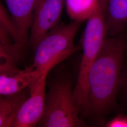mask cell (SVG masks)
<instances>
[{"label": "cell", "mask_w": 127, "mask_h": 127, "mask_svg": "<svg viewBox=\"0 0 127 127\" xmlns=\"http://www.w3.org/2000/svg\"><path fill=\"white\" fill-rule=\"evenodd\" d=\"M99 0H65L69 17L72 21L83 22L97 8Z\"/></svg>", "instance_id": "8fae6325"}, {"label": "cell", "mask_w": 127, "mask_h": 127, "mask_svg": "<svg viewBox=\"0 0 127 127\" xmlns=\"http://www.w3.org/2000/svg\"><path fill=\"white\" fill-rule=\"evenodd\" d=\"M87 21L82 38L83 54L77 83L73 89L76 106L81 116L86 103L90 70L108 37L104 0H99L97 8Z\"/></svg>", "instance_id": "7a4b0ae2"}, {"label": "cell", "mask_w": 127, "mask_h": 127, "mask_svg": "<svg viewBox=\"0 0 127 127\" xmlns=\"http://www.w3.org/2000/svg\"><path fill=\"white\" fill-rule=\"evenodd\" d=\"M48 70L29 87L30 95L24 103L12 127H34L42 118L45 108L46 79Z\"/></svg>", "instance_id": "8992f818"}, {"label": "cell", "mask_w": 127, "mask_h": 127, "mask_svg": "<svg viewBox=\"0 0 127 127\" xmlns=\"http://www.w3.org/2000/svg\"><path fill=\"white\" fill-rule=\"evenodd\" d=\"M65 0H39L32 16L28 44L34 50L49 31L59 24Z\"/></svg>", "instance_id": "5b68a950"}, {"label": "cell", "mask_w": 127, "mask_h": 127, "mask_svg": "<svg viewBox=\"0 0 127 127\" xmlns=\"http://www.w3.org/2000/svg\"><path fill=\"white\" fill-rule=\"evenodd\" d=\"M127 48L126 32L108 36L90 70L86 105L82 116L95 126L105 124L117 106L123 82L124 55Z\"/></svg>", "instance_id": "6da1fadb"}, {"label": "cell", "mask_w": 127, "mask_h": 127, "mask_svg": "<svg viewBox=\"0 0 127 127\" xmlns=\"http://www.w3.org/2000/svg\"><path fill=\"white\" fill-rule=\"evenodd\" d=\"M77 109L72 81L61 75L50 84L46 95L45 108L37 126L79 127L86 126Z\"/></svg>", "instance_id": "3957f363"}, {"label": "cell", "mask_w": 127, "mask_h": 127, "mask_svg": "<svg viewBox=\"0 0 127 127\" xmlns=\"http://www.w3.org/2000/svg\"><path fill=\"white\" fill-rule=\"evenodd\" d=\"M126 38H127V32H126Z\"/></svg>", "instance_id": "5bb4252c"}, {"label": "cell", "mask_w": 127, "mask_h": 127, "mask_svg": "<svg viewBox=\"0 0 127 127\" xmlns=\"http://www.w3.org/2000/svg\"><path fill=\"white\" fill-rule=\"evenodd\" d=\"M104 125L107 127H127V115L123 114H118L105 123Z\"/></svg>", "instance_id": "7c38bea8"}, {"label": "cell", "mask_w": 127, "mask_h": 127, "mask_svg": "<svg viewBox=\"0 0 127 127\" xmlns=\"http://www.w3.org/2000/svg\"><path fill=\"white\" fill-rule=\"evenodd\" d=\"M30 95V88L18 92L0 96V127H13L25 101Z\"/></svg>", "instance_id": "30bf717a"}, {"label": "cell", "mask_w": 127, "mask_h": 127, "mask_svg": "<svg viewBox=\"0 0 127 127\" xmlns=\"http://www.w3.org/2000/svg\"><path fill=\"white\" fill-rule=\"evenodd\" d=\"M122 88L123 89L124 93L127 98V69L123 73V85Z\"/></svg>", "instance_id": "4fadbf2b"}, {"label": "cell", "mask_w": 127, "mask_h": 127, "mask_svg": "<svg viewBox=\"0 0 127 127\" xmlns=\"http://www.w3.org/2000/svg\"><path fill=\"white\" fill-rule=\"evenodd\" d=\"M49 69L51 70H48ZM47 70L35 69L31 65L24 69H20L18 68L15 62L1 60L0 94L10 95L29 88Z\"/></svg>", "instance_id": "52a82bcc"}, {"label": "cell", "mask_w": 127, "mask_h": 127, "mask_svg": "<svg viewBox=\"0 0 127 127\" xmlns=\"http://www.w3.org/2000/svg\"><path fill=\"white\" fill-rule=\"evenodd\" d=\"M108 36H115L127 29V0H104Z\"/></svg>", "instance_id": "9c48e42d"}, {"label": "cell", "mask_w": 127, "mask_h": 127, "mask_svg": "<svg viewBox=\"0 0 127 127\" xmlns=\"http://www.w3.org/2000/svg\"><path fill=\"white\" fill-rule=\"evenodd\" d=\"M82 22L72 21L69 24H59L43 37L34 50L33 63L35 69L46 71L53 67L80 50L74 44L75 37Z\"/></svg>", "instance_id": "277c9868"}, {"label": "cell", "mask_w": 127, "mask_h": 127, "mask_svg": "<svg viewBox=\"0 0 127 127\" xmlns=\"http://www.w3.org/2000/svg\"><path fill=\"white\" fill-rule=\"evenodd\" d=\"M13 19L17 38L14 48L18 53L27 44L33 10L39 0H4Z\"/></svg>", "instance_id": "ba28073f"}]
</instances>
